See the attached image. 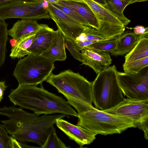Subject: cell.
Masks as SVG:
<instances>
[{"label": "cell", "mask_w": 148, "mask_h": 148, "mask_svg": "<svg viewBox=\"0 0 148 148\" xmlns=\"http://www.w3.org/2000/svg\"><path fill=\"white\" fill-rule=\"evenodd\" d=\"M46 81L64 95L67 101L92 106V82L79 73L70 70L57 75L52 73Z\"/></svg>", "instance_id": "3"}, {"label": "cell", "mask_w": 148, "mask_h": 148, "mask_svg": "<svg viewBox=\"0 0 148 148\" xmlns=\"http://www.w3.org/2000/svg\"><path fill=\"white\" fill-rule=\"evenodd\" d=\"M7 87L5 81H0V102L3 99L4 91Z\"/></svg>", "instance_id": "32"}, {"label": "cell", "mask_w": 148, "mask_h": 148, "mask_svg": "<svg viewBox=\"0 0 148 148\" xmlns=\"http://www.w3.org/2000/svg\"><path fill=\"white\" fill-rule=\"evenodd\" d=\"M41 25V24H39L35 20H19L8 30V35L18 41L23 37L36 32L40 27Z\"/></svg>", "instance_id": "18"}, {"label": "cell", "mask_w": 148, "mask_h": 148, "mask_svg": "<svg viewBox=\"0 0 148 148\" xmlns=\"http://www.w3.org/2000/svg\"><path fill=\"white\" fill-rule=\"evenodd\" d=\"M56 32V31L47 25L41 24L35 34L31 46L27 50V55L40 56L49 47Z\"/></svg>", "instance_id": "13"}, {"label": "cell", "mask_w": 148, "mask_h": 148, "mask_svg": "<svg viewBox=\"0 0 148 148\" xmlns=\"http://www.w3.org/2000/svg\"><path fill=\"white\" fill-rule=\"evenodd\" d=\"M81 51L84 59L82 64L90 67L97 75L112 64V60L109 53L88 49Z\"/></svg>", "instance_id": "14"}, {"label": "cell", "mask_w": 148, "mask_h": 148, "mask_svg": "<svg viewBox=\"0 0 148 148\" xmlns=\"http://www.w3.org/2000/svg\"><path fill=\"white\" fill-rule=\"evenodd\" d=\"M8 97L14 105L39 115L58 113L77 117L78 113L67 101L46 90L42 85L39 87L18 85L16 89L11 90Z\"/></svg>", "instance_id": "2"}, {"label": "cell", "mask_w": 148, "mask_h": 148, "mask_svg": "<svg viewBox=\"0 0 148 148\" xmlns=\"http://www.w3.org/2000/svg\"><path fill=\"white\" fill-rule=\"evenodd\" d=\"M65 47L69 50L71 55L75 59L83 63L84 62L83 57L76 49L74 41L67 38H65Z\"/></svg>", "instance_id": "29"}, {"label": "cell", "mask_w": 148, "mask_h": 148, "mask_svg": "<svg viewBox=\"0 0 148 148\" xmlns=\"http://www.w3.org/2000/svg\"><path fill=\"white\" fill-rule=\"evenodd\" d=\"M8 134L4 125L0 124V148L29 147V146L19 142Z\"/></svg>", "instance_id": "22"}, {"label": "cell", "mask_w": 148, "mask_h": 148, "mask_svg": "<svg viewBox=\"0 0 148 148\" xmlns=\"http://www.w3.org/2000/svg\"><path fill=\"white\" fill-rule=\"evenodd\" d=\"M65 42V37L58 29L49 47L40 56L54 62L65 60L66 58Z\"/></svg>", "instance_id": "15"}, {"label": "cell", "mask_w": 148, "mask_h": 148, "mask_svg": "<svg viewBox=\"0 0 148 148\" xmlns=\"http://www.w3.org/2000/svg\"><path fill=\"white\" fill-rule=\"evenodd\" d=\"M90 8L98 22V33L106 39L117 38L124 32L125 26L121 20L107 8L92 0H82Z\"/></svg>", "instance_id": "8"}, {"label": "cell", "mask_w": 148, "mask_h": 148, "mask_svg": "<svg viewBox=\"0 0 148 148\" xmlns=\"http://www.w3.org/2000/svg\"><path fill=\"white\" fill-rule=\"evenodd\" d=\"M94 1L105 6H106V0H92Z\"/></svg>", "instance_id": "33"}, {"label": "cell", "mask_w": 148, "mask_h": 148, "mask_svg": "<svg viewBox=\"0 0 148 148\" xmlns=\"http://www.w3.org/2000/svg\"><path fill=\"white\" fill-rule=\"evenodd\" d=\"M8 24L0 20V67L4 64L7 51L8 40Z\"/></svg>", "instance_id": "24"}, {"label": "cell", "mask_w": 148, "mask_h": 148, "mask_svg": "<svg viewBox=\"0 0 148 148\" xmlns=\"http://www.w3.org/2000/svg\"><path fill=\"white\" fill-rule=\"evenodd\" d=\"M52 3L71 8L86 20L90 27L96 29L98 28V22L94 13L89 7L84 2L68 0H56Z\"/></svg>", "instance_id": "16"}, {"label": "cell", "mask_w": 148, "mask_h": 148, "mask_svg": "<svg viewBox=\"0 0 148 148\" xmlns=\"http://www.w3.org/2000/svg\"><path fill=\"white\" fill-rule=\"evenodd\" d=\"M117 72L115 65L109 66L98 74L92 82V102L95 108L102 111L109 109L124 99Z\"/></svg>", "instance_id": "4"}, {"label": "cell", "mask_w": 148, "mask_h": 148, "mask_svg": "<svg viewBox=\"0 0 148 148\" xmlns=\"http://www.w3.org/2000/svg\"><path fill=\"white\" fill-rule=\"evenodd\" d=\"M142 130L144 133V138L148 139V119L143 121L138 127Z\"/></svg>", "instance_id": "31"}, {"label": "cell", "mask_w": 148, "mask_h": 148, "mask_svg": "<svg viewBox=\"0 0 148 148\" xmlns=\"http://www.w3.org/2000/svg\"><path fill=\"white\" fill-rule=\"evenodd\" d=\"M56 124L70 140L75 142L80 147L90 144L96 138L97 134L93 132L80 126L72 124L62 119L57 120Z\"/></svg>", "instance_id": "12"}, {"label": "cell", "mask_w": 148, "mask_h": 148, "mask_svg": "<svg viewBox=\"0 0 148 148\" xmlns=\"http://www.w3.org/2000/svg\"><path fill=\"white\" fill-rule=\"evenodd\" d=\"M148 57V37L140 38L133 49L125 56L124 63L138 60Z\"/></svg>", "instance_id": "19"}, {"label": "cell", "mask_w": 148, "mask_h": 148, "mask_svg": "<svg viewBox=\"0 0 148 148\" xmlns=\"http://www.w3.org/2000/svg\"><path fill=\"white\" fill-rule=\"evenodd\" d=\"M107 39L102 35L99 34L96 29L90 27H88L76 38L74 41L75 42H79L86 40L95 42Z\"/></svg>", "instance_id": "25"}, {"label": "cell", "mask_w": 148, "mask_h": 148, "mask_svg": "<svg viewBox=\"0 0 148 148\" xmlns=\"http://www.w3.org/2000/svg\"><path fill=\"white\" fill-rule=\"evenodd\" d=\"M18 41L17 40L13 38L10 40V42L12 47H13L17 44Z\"/></svg>", "instance_id": "34"}, {"label": "cell", "mask_w": 148, "mask_h": 148, "mask_svg": "<svg viewBox=\"0 0 148 148\" xmlns=\"http://www.w3.org/2000/svg\"><path fill=\"white\" fill-rule=\"evenodd\" d=\"M14 0H11V1H14Z\"/></svg>", "instance_id": "37"}, {"label": "cell", "mask_w": 148, "mask_h": 148, "mask_svg": "<svg viewBox=\"0 0 148 148\" xmlns=\"http://www.w3.org/2000/svg\"><path fill=\"white\" fill-rule=\"evenodd\" d=\"M118 37L114 39H107L97 42L86 47L84 49H90L98 51L111 53L116 48Z\"/></svg>", "instance_id": "23"}, {"label": "cell", "mask_w": 148, "mask_h": 148, "mask_svg": "<svg viewBox=\"0 0 148 148\" xmlns=\"http://www.w3.org/2000/svg\"><path fill=\"white\" fill-rule=\"evenodd\" d=\"M77 125L97 135L106 136L120 134L129 128H135L132 121L123 116L110 114L94 107L78 114Z\"/></svg>", "instance_id": "5"}, {"label": "cell", "mask_w": 148, "mask_h": 148, "mask_svg": "<svg viewBox=\"0 0 148 148\" xmlns=\"http://www.w3.org/2000/svg\"><path fill=\"white\" fill-rule=\"evenodd\" d=\"M148 0H130L129 5L136 2H142Z\"/></svg>", "instance_id": "35"}, {"label": "cell", "mask_w": 148, "mask_h": 148, "mask_svg": "<svg viewBox=\"0 0 148 148\" xmlns=\"http://www.w3.org/2000/svg\"><path fill=\"white\" fill-rule=\"evenodd\" d=\"M148 66V57L123 65L124 72L127 73H137L141 70Z\"/></svg>", "instance_id": "27"}, {"label": "cell", "mask_w": 148, "mask_h": 148, "mask_svg": "<svg viewBox=\"0 0 148 148\" xmlns=\"http://www.w3.org/2000/svg\"><path fill=\"white\" fill-rule=\"evenodd\" d=\"M123 116L132 120L136 127L148 119V100H137L124 98L116 106L103 111Z\"/></svg>", "instance_id": "10"}, {"label": "cell", "mask_w": 148, "mask_h": 148, "mask_svg": "<svg viewBox=\"0 0 148 148\" xmlns=\"http://www.w3.org/2000/svg\"><path fill=\"white\" fill-rule=\"evenodd\" d=\"M52 3L56 7L63 11L68 16L81 24L88 27H90L87 21L78 13L71 8L54 3Z\"/></svg>", "instance_id": "28"}, {"label": "cell", "mask_w": 148, "mask_h": 148, "mask_svg": "<svg viewBox=\"0 0 148 148\" xmlns=\"http://www.w3.org/2000/svg\"><path fill=\"white\" fill-rule=\"evenodd\" d=\"M119 86L127 98L137 100H148V66L137 73L117 71Z\"/></svg>", "instance_id": "9"}, {"label": "cell", "mask_w": 148, "mask_h": 148, "mask_svg": "<svg viewBox=\"0 0 148 148\" xmlns=\"http://www.w3.org/2000/svg\"><path fill=\"white\" fill-rule=\"evenodd\" d=\"M65 144L58 137L56 129L53 125L49 134L43 145L41 148H68Z\"/></svg>", "instance_id": "26"}, {"label": "cell", "mask_w": 148, "mask_h": 148, "mask_svg": "<svg viewBox=\"0 0 148 148\" xmlns=\"http://www.w3.org/2000/svg\"><path fill=\"white\" fill-rule=\"evenodd\" d=\"M47 10L50 18L55 23L58 28L65 38L75 41L87 27L68 16L61 10L48 2Z\"/></svg>", "instance_id": "11"}, {"label": "cell", "mask_w": 148, "mask_h": 148, "mask_svg": "<svg viewBox=\"0 0 148 148\" xmlns=\"http://www.w3.org/2000/svg\"><path fill=\"white\" fill-rule=\"evenodd\" d=\"M55 68L54 62L29 54L18 61L13 75L18 85L37 86L46 81Z\"/></svg>", "instance_id": "6"}, {"label": "cell", "mask_w": 148, "mask_h": 148, "mask_svg": "<svg viewBox=\"0 0 148 148\" xmlns=\"http://www.w3.org/2000/svg\"><path fill=\"white\" fill-rule=\"evenodd\" d=\"M68 0L80 2H84L82 0Z\"/></svg>", "instance_id": "36"}, {"label": "cell", "mask_w": 148, "mask_h": 148, "mask_svg": "<svg viewBox=\"0 0 148 148\" xmlns=\"http://www.w3.org/2000/svg\"><path fill=\"white\" fill-rule=\"evenodd\" d=\"M134 32L139 35H148V27H145L143 26L137 25L134 28Z\"/></svg>", "instance_id": "30"}, {"label": "cell", "mask_w": 148, "mask_h": 148, "mask_svg": "<svg viewBox=\"0 0 148 148\" xmlns=\"http://www.w3.org/2000/svg\"><path fill=\"white\" fill-rule=\"evenodd\" d=\"M36 32L29 34L20 39L17 44L11 49L10 57L13 58H21L27 55V50L32 43Z\"/></svg>", "instance_id": "20"}, {"label": "cell", "mask_w": 148, "mask_h": 148, "mask_svg": "<svg viewBox=\"0 0 148 148\" xmlns=\"http://www.w3.org/2000/svg\"><path fill=\"white\" fill-rule=\"evenodd\" d=\"M148 37V35H139L134 32L127 31L117 38L116 48L111 53L115 56L123 55L130 52L141 38Z\"/></svg>", "instance_id": "17"}, {"label": "cell", "mask_w": 148, "mask_h": 148, "mask_svg": "<svg viewBox=\"0 0 148 148\" xmlns=\"http://www.w3.org/2000/svg\"><path fill=\"white\" fill-rule=\"evenodd\" d=\"M130 0H106V6L113 13L117 16L125 26L130 21L123 14V12L128 5Z\"/></svg>", "instance_id": "21"}, {"label": "cell", "mask_w": 148, "mask_h": 148, "mask_svg": "<svg viewBox=\"0 0 148 148\" xmlns=\"http://www.w3.org/2000/svg\"><path fill=\"white\" fill-rule=\"evenodd\" d=\"M0 114L8 118L1 122L8 134L21 143H34L40 148L57 120L67 116L63 114L39 116L14 106L0 107Z\"/></svg>", "instance_id": "1"}, {"label": "cell", "mask_w": 148, "mask_h": 148, "mask_svg": "<svg viewBox=\"0 0 148 148\" xmlns=\"http://www.w3.org/2000/svg\"><path fill=\"white\" fill-rule=\"evenodd\" d=\"M44 0H15L0 5V20L8 18L40 20L50 18Z\"/></svg>", "instance_id": "7"}]
</instances>
